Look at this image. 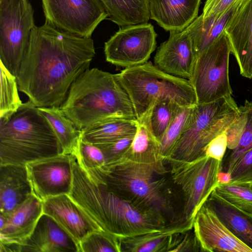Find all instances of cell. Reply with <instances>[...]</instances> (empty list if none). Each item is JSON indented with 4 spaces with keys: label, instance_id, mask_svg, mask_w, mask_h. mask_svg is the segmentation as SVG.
Returning <instances> with one entry per match:
<instances>
[{
    "label": "cell",
    "instance_id": "74e56055",
    "mask_svg": "<svg viewBox=\"0 0 252 252\" xmlns=\"http://www.w3.org/2000/svg\"><path fill=\"white\" fill-rule=\"evenodd\" d=\"M238 109V115L226 131L227 150H233L237 147L243 131L246 121L245 115L241 106Z\"/></svg>",
    "mask_w": 252,
    "mask_h": 252
},
{
    "label": "cell",
    "instance_id": "8d00e7d4",
    "mask_svg": "<svg viewBox=\"0 0 252 252\" xmlns=\"http://www.w3.org/2000/svg\"><path fill=\"white\" fill-rule=\"evenodd\" d=\"M134 136L122 138L111 142L93 144L102 152L105 164H110L121 159L126 153Z\"/></svg>",
    "mask_w": 252,
    "mask_h": 252
},
{
    "label": "cell",
    "instance_id": "ab89813d",
    "mask_svg": "<svg viewBox=\"0 0 252 252\" xmlns=\"http://www.w3.org/2000/svg\"><path fill=\"white\" fill-rule=\"evenodd\" d=\"M237 0H206L201 14L204 18L218 17L225 12Z\"/></svg>",
    "mask_w": 252,
    "mask_h": 252
},
{
    "label": "cell",
    "instance_id": "4dcf8cb0",
    "mask_svg": "<svg viewBox=\"0 0 252 252\" xmlns=\"http://www.w3.org/2000/svg\"><path fill=\"white\" fill-rule=\"evenodd\" d=\"M0 117L16 111L23 104L18 90L17 77L0 62Z\"/></svg>",
    "mask_w": 252,
    "mask_h": 252
},
{
    "label": "cell",
    "instance_id": "f546056e",
    "mask_svg": "<svg viewBox=\"0 0 252 252\" xmlns=\"http://www.w3.org/2000/svg\"><path fill=\"white\" fill-rule=\"evenodd\" d=\"M245 115V123L237 147L226 150L221 161V172L228 174L237 159L245 152L252 148V101L246 100L241 106Z\"/></svg>",
    "mask_w": 252,
    "mask_h": 252
},
{
    "label": "cell",
    "instance_id": "4fadbf2b",
    "mask_svg": "<svg viewBox=\"0 0 252 252\" xmlns=\"http://www.w3.org/2000/svg\"><path fill=\"white\" fill-rule=\"evenodd\" d=\"M76 157L62 154L26 164L33 194L41 201L69 194L73 185V166Z\"/></svg>",
    "mask_w": 252,
    "mask_h": 252
},
{
    "label": "cell",
    "instance_id": "6da1fadb",
    "mask_svg": "<svg viewBox=\"0 0 252 252\" xmlns=\"http://www.w3.org/2000/svg\"><path fill=\"white\" fill-rule=\"evenodd\" d=\"M95 54L91 37L69 34L46 22L35 26L17 76L18 89L38 107H60Z\"/></svg>",
    "mask_w": 252,
    "mask_h": 252
},
{
    "label": "cell",
    "instance_id": "2e32d148",
    "mask_svg": "<svg viewBox=\"0 0 252 252\" xmlns=\"http://www.w3.org/2000/svg\"><path fill=\"white\" fill-rule=\"evenodd\" d=\"M42 203L43 213L52 217L79 245L90 233L103 230L68 194L50 197Z\"/></svg>",
    "mask_w": 252,
    "mask_h": 252
},
{
    "label": "cell",
    "instance_id": "cb8c5ba5",
    "mask_svg": "<svg viewBox=\"0 0 252 252\" xmlns=\"http://www.w3.org/2000/svg\"><path fill=\"white\" fill-rule=\"evenodd\" d=\"M247 0H237L218 17L204 18L201 15L187 27L196 57L214 42L223 31L228 22Z\"/></svg>",
    "mask_w": 252,
    "mask_h": 252
},
{
    "label": "cell",
    "instance_id": "9a60e30c",
    "mask_svg": "<svg viewBox=\"0 0 252 252\" xmlns=\"http://www.w3.org/2000/svg\"><path fill=\"white\" fill-rule=\"evenodd\" d=\"M196 57L189 29L170 32L167 40L161 43L154 57V65L170 75L189 80Z\"/></svg>",
    "mask_w": 252,
    "mask_h": 252
},
{
    "label": "cell",
    "instance_id": "7402d4cb",
    "mask_svg": "<svg viewBox=\"0 0 252 252\" xmlns=\"http://www.w3.org/2000/svg\"><path fill=\"white\" fill-rule=\"evenodd\" d=\"M43 213L42 201L33 194L6 217L0 241L21 244L30 236Z\"/></svg>",
    "mask_w": 252,
    "mask_h": 252
},
{
    "label": "cell",
    "instance_id": "d6a6232c",
    "mask_svg": "<svg viewBox=\"0 0 252 252\" xmlns=\"http://www.w3.org/2000/svg\"><path fill=\"white\" fill-rule=\"evenodd\" d=\"M215 190L231 204L252 214V188L250 186L220 183Z\"/></svg>",
    "mask_w": 252,
    "mask_h": 252
},
{
    "label": "cell",
    "instance_id": "44dd1931",
    "mask_svg": "<svg viewBox=\"0 0 252 252\" xmlns=\"http://www.w3.org/2000/svg\"><path fill=\"white\" fill-rule=\"evenodd\" d=\"M193 225V221L181 218L158 230L125 238L121 241L122 252H170L177 235L192 229Z\"/></svg>",
    "mask_w": 252,
    "mask_h": 252
},
{
    "label": "cell",
    "instance_id": "e575fe53",
    "mask_svg": "<svg viewBox=\"0 0 252 252\" xmlns=\"http://www.w3.org/2000/svg\"><path fill=\"white\" fill-rule=\"evenodd\" d=\"M77 161L84 169H93L105 165L101 151L94 144L84 140L81 136L74 154Z\"/></svg>",
    "mask_w": 252,
    "mask_h": 252
},
{
    "label": "cell",
    "instance_id": "5b68a950",
    "mask_svg": "<svg viewBox=\"0 0 252 252\" xmlns=\"http://www.w3.org/2000/svg\"><path fill=\"white\" fill-rule=\"evenodd\" d=\"M83 169L89 175L155 213L166 222L181 219L177 216L167 181L163 178H155L158 174L152 166L123 157L114 163L101 167Z\"/></svg>",
    "mask_w": 252,
    "mask_h": 252
},
{
    "label": "cell",
    "instance_id": "b9f144b4",
    "mask_svg": "<svg viewBox=\"0 0 252 252\" xmlns=\"http://www.w3.org/2000/svg\"><path fill=\"white\" fill-rule=\"evenodd\" d=\"M249 186H250V187L252 188V184L249 185Z\"/></svg>",
    "mask_w": 252,
    "mask_h": 252
},
{
    "label": "cell",
    "instance_id": "f35d334b",
    "mask_svg": "<svg viewBox=\"0 0 252 252\" xmlns=\"http://www.w3.org/2000/svg\"><path fill=\"white\" fill-rule=\"evenodd\" d=\"M199 251H200V248L193 229L179 233L171 250V252Z\"/></svg>",
    "mask_w": 252,
    "mask_h": 252
},
{
    "label": "cell",
    "instance_id": "e0dca14e",
    "mask_svg": "<svg viewBox=\"0 0 252 252\" xmlns=\"http://www.w3.org/2000/svg\"><path fill=\"white\" fill-rule=\"evenodd\" d=\"M242 76L252 78V0H247L224 30Z\"/></svg>",
    "mask_w": 252,
    "mask_h": 252
},
{
    "label": "cell",
    "instance_id": "f1b7e54d",
    "mask_svg": "<svg viewBox=\"0 0 252 252\" xmlns=\"http://www.w3.org/2000/svg\"><path fill=\"white\" fill-rule=\"evenodd\" d=\"M192 107L177 104L175 105L170 123L159 141L161 155L164 161H167L170 157L182 134L189 119Z\"/></svg>",
    "mask_w": 252,
    "mask_h": 252
},
{
    "label": "cell",
    "instance_id": "30bf717a",
    "mask_svg": "<svg viewBox=\"0 0 252 252\" xmlns=\"http://www.w3.org/2000/svg\"><path fill=\"white\" fill-rule=\"evenodd\" d=\"M231 50L223 31L196 57L192 76L189 80L195 92L197 104L213 102L231 95L229 78Z\"/></svg>",
    "mask_w": 252,
    "mask_h": 252
},
{
    "label": "cell",
    "instance_id": "7a4b0ae2",
    "mask_svg": "<svg viewBox=\"0 0 252 252\" xmlns=\"http://www.w3.org/2000/svg\"><path fill=\"white\" fill-rule=\"evenodd\" d=\"M69 194L104 231L120 241L158 230L168 223L90 176L76 159Z\"/></svg>",
    "mask_w": 252,
    "mask_h": 252
},
{
    "label": "cell",
    "instance_id": "9c48e42d",
    "mask_svg": "<svg viewBox=\"0 0 252 252\" xmlns=\"http://www.w3.org/2000/svg\"><path fill=\"white\" fill-rule=\"evenodd\" d=\"M29 0H0V62L17 76L34 24Z\"/></svg>",
    "mask_w": 252,
    "mask_h": 252
},
{
    "label": "cell",
    "instance_id": "7c38bea8",
    "mask_svg": "<svg viewBox=\"0 0 252 252\" xmlns=\"http://www.w3.org/2000/svg\"><path fill=\"white\" fill-rule=\"evenodd\" d=\"M157 37L150 23L120 27L104 43L106 60L125 68L144 64L156 48Z\"/></svg>",
    "mask_w": 252,
    "mask_h": 252
},
{
    "label": "cell",
    "instance_id": "60d3db41",
    "mask_svg": "<svg viewBox=\"0 0 252 252\" xmlns=\"http://www.w3.org/2000/svg\"><path fill=\"white\" fill-rule=\"evenodd\" d=\"M226 131L213 139L206 147L205 155L222 161L227 150Z\"/></svg>",
    "mask_w": 252,
    "mask_h": 252
},
{
    "label": "cell",
    "instance_id": "d590c367",
    "mask_svg": "<svg viewBox=\"0 0 252 252\" xmlns=\"http://www.w3.org/2000/svg\"><path fill=\"white\" fill-rule=\"evenodd\" d=\"M229 174V183L248 185L252 184V148L237 159Z\"/></svg>",
    "mask_w": 252,
    "mask_h": 252
},
{
    "label": "cell",
    "instance_id": "d4e9b609",
    "mask_svg": "<svg viewBox=\"0 0 252 252\" xmlns=\"http://www.w3.org/2000/svg\"><path fill=\"white\" fill-rule=\"evenodd\" d=\"M123 157L134 162L150 165L158 175L167 172L159 142L145 123H138L131 144Z\"/></svg>",
    "mask_w": 252,
    "mask_h": 252
},
{
    "label": "cell",
    "instance_id": "5bb4252c",
    "mask_svg": "<svg viewBox=\"0 0 252 252\" xmlns=\"http://www.w3.org/2000/svg\"><path fill=\"white\" fill-rule=\"evenodd\" d=\"M192 229L201 252H252L229 231L206 202L197 212Z\"/></svg>",
    "mask_w": 252,
    "mask_h": 252
},
{
    "label": "cell",
    "instance_id": "83f0119b",
    "mask_svg": "<svg viewBox=\"0 0 252 252\" xmlns=\"http://www.w3.org/2000/svg\"><path fill=\"white\" fill-rule=\"evenodd\" d=\"M56 134L63 154H72L76 151L82 131L69 119L60 107H38Z\"/></svg>",
    "mask_w": 252,
    "mask_h": 252
},
{
    "label": "cell",
    "instance_id": "8992f818",
    "mask_svg": "<svg viewBox=\"0 0 252 252\" xmlns=\"http://www.w3.org/2000/svg\"><path fill=\"white\" fill-rule=\"evenodd\" d=\"M116 74L128 95L139 123L144 121L158 101L169 100L188 107L197 104L189 80L168 74L150 62L125 68Z\"/></svg>",
    "mask_w": 252,
    "mask_h": 252
},
{
    "label": "cell",
    "instance_id": "484cf974",
    "mask_svg": "<svg viewBox=\"0 0 252 252\" xmlns=\"http://www.w3.org/2000/svg\"><path fill=\"white\" fill-rule=\"evenodd\" d=\"M108 19L120 27L148 23L149 0H98Z\"/></svg>",
    "mask_w": 252,
    "mask_h": 252
},
{
    "label": "cell",
    "instance_id": "3957f363",
    "mask_svg": "<svg viewBox=\"0 0 252 252\" xmlns=\"http://www.w3.org/2000/svg\"><path fill=\"white\" fill-rule=\"evenodd\" d=\"M60 108L81 130L107 119L137 120L117 74L97 68L88 69L73 83Z\"/></svg>",
    "mask_w": 252,
    "mask_h": 252
},
{
    "label": "cell",
    "instance_id": "836d02e7",
    "mask_svg": "<svg viewBox=\"0 0 252 252\" xmlns=\"http://www.w3.org/2000/svg\"><path fill=\"white\" fill-rule=\"evenodd\" d=\"M80 252H122L121 241L104 231L93 232L79 243Z\"/></svg>",
    "mask_w": 252,
    "mask_h": 252
},
{
    "label": "cell",
    "instance_id": "277c9868",
    "mask_svg": "<svg viewBox=\"0 0 252 252\" xmlns=\"http://www.w3.org/2000/svg\"><path fill=\"white\" fill-rule=\"evenodd\" d=\"M62 154L51 126L31 101L0 117V164L26 165Z\"/></svg>",
    "mask_w": 252,
    "mask_h": 252
},
{
    "label": "cell",
    "instance_id": "ac0fdd59",
    "mask_svg": "<svg viewBox=\"0 0 252 252\" xmlns=\"http://www.w3.org/2000/svg\"><path fill=\"white\" fill-rule=\"evenodd\" d=\"M21 252H80L79 244L52 217L43 213Z\"/></svg>",
    "mask_w": 252,
    "mask_h": 252
},
{
    "label": "cell",
    "instance_id": "ffe728a7",
    "mask_svg": "<svg viewBox=\"0 0 252 252\" xmlns=\"http://www.w3.org/2000/svg\"><path fill=\"white\" fill-rule=\"evenodd\" d=\"M32 194L26 165L0 164V214L7 216Z\"/></svg>",
    "mask_w": 252,
    "mask_h": 252
},
{
    "label": "cell",
    "instance_id": "1f68e13d",
    "mask_svg": "<svg viewBox=\"0 0 252 252\" xmlns=\"http://www.w3.org/2000/svg\"><path fill=\"white\" fill-rule=\"evenodd\" d=\"M176 104L169 100L156 102L142 122L146 124L158 142L170 123Z\"/></svg>",
    "mask_w": 252,
    "mask_h": 252
},
{
    "label": "cell",
    "instance_id": "d6986e66",
    "mask_svg": "<svg viewBox=\"0 0 252 252\" xmlns=\"http://www.w3.org/2000/svg\"><path fill=\"white\" fill-rule=\"evenodd\" d=\"M201 0H149L150 18L168 32L186 29L197 17Z\"/></svg>",
    "mask_w": 252,
    "mask_h": 252
},
{
    "label": "cell",
    "instance_id": "603a6c76",
    "mask_svg": "<svg viewBox=\"0 0 252 252\" xmlns=\"http://www.w3.org/2000/svg\"><path fill=\"white\" fill-rule=\"evenodd\" d=\"M206 202L229 231L252 249V214L231 204L215 189Z\"/></svg>",
    "mask_w": 252,
    "mask_h": 252
},
{
    "label": "cell",
    "instance_id": "8fae6325",
    "mask_svg": "<svg viewBox=\"0 0 252 252\" xmlns=\"http://www.w3.org/2000/svg\"><path fill=\"white\" fill-rule=\"evenodd\" d=\"M45 22L62 32L91 37L108 15L98 0H42Z\"/></svg>",
    "mask_w": 252,
    "mask_h": 252
},
{
    "label": "cell",
    "instance_id": "4316f807",
    "mask_svg": "<svg viewBox=\"0 0 252 252\" xmlns=\"http://www.w3.org/2000/svg\"><path fill=\"white\" fill-rule=\"evenodd\" d=\"M137 120L107 119L81 130L82 138L92 144L111 142L134 136L138 126Z\"/></svg>",
    "mask_w": 252,
    "mask_h": 252
},
{
    "label": "cell",
    "instance_id": "52a82bcc",
    "mask_svg": "<svg viewBox=\"0 0 252 252\" xmlns=\"http://www.w3.org/2000/svg\"><path fill=\"white\" fill-rule=\"evenodd\" d=\"M238 107L231 95L194 105L184 130L167 160L189 161L205 156L210 142L225 132L236 119Z\"/></svg>",
    "mask_w": 252,
    "mask_h": 252
},
{
    "label": "cell",
    "instance_id": "ba28073f",
    "mask_svg": "<svg viewBox=\"0 0 252 252\" xmlns=\"http://www.w3.org/2000/svg\"><path fill=\"white\" fill-rule=\"evenodd\" d=\"M173 183L180 189L183 199L182 218L194 221L203 205L220 183L221 161L207 156L186 161L170 159Z\"/></svg>",
    "mask_w": 252,
    "mask_h": 252
}]
</instances>
